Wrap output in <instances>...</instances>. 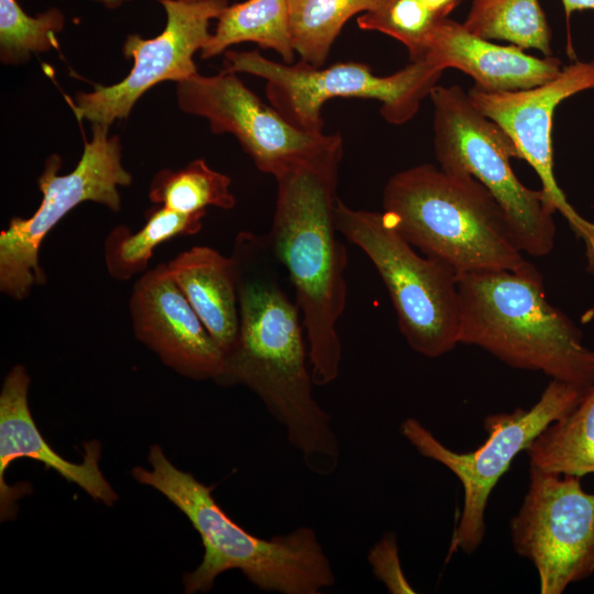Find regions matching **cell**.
Instances as JSON below:
<instances>
[{
    "label": "cell",
    "instance_id": "9a60e30c",
    "mask_svg": "<svg viewBox=\"0 0 594 594\" xmlns=\"http://www.w3.org/2000/svg\"><path fill=\"white\" fill-rule=\"evenodd\" d=\"M134 334L169 367L194 380L218 381L224 354L170 276L166 264L146 271L129 300Z\"/></svg>",
    "mask_w": 594,
    "mask_h": 594
},
{
    "label": "cell",
    "instance_id": "277c9868",
    "mask_svg": "<svg viewBox=\"0 0 594 594\" xmlns=\"http://www.w3.org/2000/svg\"><path fill=\"white\" fill-rule=\"evenodd\" d=\"M382 204L386 219L414 248L458 276L535 268L501 205L470 175L419 164L387 180Z\"/></svg>",
    "mask_w": 594,
    "mask_h": 594
},
{
    "label": "cell",
    "instance_id": "4fadbf2b",
    "mask_svg": "<svg viewBox=\"0 0 594 594\" xmlns=\"http://www.w3.org/2000/svg\"><path fill=\"white\" fill-rule=\"evenodd\" d=\"M167 21L153 38L131 34L123 53L133 59L129 75L111 86L94 84L90 92L66 97L78 121L110 125L127 118L140 97L164 80L179 82L198 74L194 55L209 41L210 22L218 19L227 0H160Z\"/></svg>",
    "mask_w": 594,
    "mask_h": 594
},
{
    "label": "cell",
    "instance_id": "6da1fadb",
    "mask_svg": "<svg viewBox=\"0 0 594 594\" xmlns=\"http://www.w3.org/2000/svg\"><path fill=\"white\" fill-rule=\"evenodd\" d=\"M231 258L240 324L218 382L253 391L285 428L307 468L330 474L340 461V443L331 416L312 395L301 315L285 289L283 266L267 235L248 231L235 237Z\"/></svg>",
    "mask_w": 594,
    "mask_h": 594
},
{
    "label": "cell",
    "instance_id": "f546056e",
    "mask_svg": "<svg viewBox=\"0 0 594 594\" xmlns=\"http://www.w3.org/2000/svg\"><path fill=\"white\" fill-rule=\"evenodd\" d=\"M90 1L98 3L100 6H103L108 9H116L130 0H90ZM187 1H201V0H187Z\"/></svg>",
    "mask_w": 594,
    "mask_h": 594
},
{
    "label": "cell",
    "instance_id": "8fae6325",
    "mask_svg": "<svg viewBox=\"0 0 594 594\" xmlns=\"http://www.w3.org/2000/svg\"><path fill=\"white\" fill-rule=\"evenodd\" d=\"M515 552L537 570L541 594H562L594 574V494L581 477L529 464V484L509 522Z\"/></svg>",
    "mask_w": 594,
    "mask_h": 594
},
{
    "label": "cell",
    "instance_id": "ba28073f",
    "mask_svg": "<svg viewBox=\"0 0 594 594\" xmlns=\"http://www.w3.org/2000/svg\"><path fill=\"white\" fill-rule=\"evenodd\" d=\"M224 57L226 70L263 78L270 105L290 124L312 133L323 132L321 110L333 98L377 100L385 121L404 124L415 117L443 72L425 59L378 76L369 65L354 62L316 67L301 59L296 64L277 63L257 51L230 50Z\"/></svg>",
    "mask_w": 594,
    "mask_h": 594
},
{
    "label": "cell",
    "instance_id": "ffe728a7",
    "mask_svg": "<svg viewBox=\"0 0 594 594\" xmlns=\"http://www.w3.org/2000/svg\"><path fill=\"white\" fill-rule=\"evenodd\" d=\"M529 464L548 472L594 474V385L575 407L547 427L526 450Z\"/></svg>",
    "mask_w": 594,
    "mask_h": 594
},
{
    "label": "cell",
    "instance_id": "7a4b0ae2",
    "mask_svg": "<svg viewBox=\"0 0 594 594\" xmlns=\"http://www.w3.org/2000/svg\"><path fill=\"white\" fill-rule=\"evenodd\" d=\"M342 155L341 139L274 177L277 197L267 235L294 288L317 386L338 377L342 359L337 323L346 305L348 254L336 223Z\"/></svg>",
    "mask_w": 594,
    "mask_h": 594
},
{
    "label": "cell",
    "instance_id": "52a82bcc",
    "mask_svg": "<svg viewBox=\"0 0 594 594\" xmlns=\"http://www.w3.org/2000/svg\"><path fill=\"white\" fill-rule=\"evenodd\" d=\"M336 223L376 268L415 352L435 359L460 344L458 274L450 266L419 254L383 212L353 209L338 199Z\"/></svg>",
    "mask_w": 594,
    "mask_h": 594
},
{
    "label": "cell",
    "instance_id": "44dd1931",
    "mask_svg": "<svg viewBox=\"0 0 594 594\" xmlns=\"http://www.w3.org/2000/svg\"><path fill=\"white\" fill-rule=\"evenodd\" d=\"M206 211L183 213L164 206L151 210L145 224L135 233L125 226L113 228L105 241L108 273L117 280H128L146 271L154 249L179 235L200 231Z\"/></svg>",
    "mask_w": 594,
    "mask_h": 594
},
{
    "label": "cell",
    "instance_id": "30bf717a",
    "mask_svg": "<svg viewBox=\"0 0 594 594\" xmlns=\"http://www.w3.org/2000/svg\"><path fill=\"white\" fill-rule=\"evenodd\" d=\"M109 127L92 123L91 140L85 139L82 155L74 170L59 175L61 157L51 155L37 179L42 201L30 218L13 217L0 233V290L15 300L26 298L34 285L45 283L40 249L50 231L85 201L121 208L120 186H129L131 174L123 167L118 135Z\"/></svg>",
    "mask_w": 594,
    "mask_h": 594
},
{
    "label": "cell",
    "instance_id": "5bb4252c",
    "mask_svg": "<svg viewBox=\"0 0 594 594\" xmlns=\"http://www.w3.org/2000/svg\"><path fill=\"white\" fill-rule=\"evenodd\" d=\"M587 89H594V62H575L562 67L556 78L534 88L487 91L474 85L468 95L483 114L510 136L520 158L535 169L553 210L565 218L584 242L586 270L594 274V223L575 211L559 187L553 172L551 138L556 108Z\"/></svg>",
    "mask_w": 594,
    "mask_h": 594
},
{
    "label": "cell",
    "instance_id": "cb8c5ba5",
    "mask_svg": "<svg viewBox=\"0 0 594 594\" xmlns=\"http://www.w3.org/2000/svg\"><path fill=\"white\" fill-rule=\"evenodd\" d=\"M231 179L197 158L178 170L163 169L153 178L148 197L168 209L196 213L209 206L232 209L235 197L230 193Z\"/></svg>",
    "mask_w": 594,
    "mask_h": 594
},
{
    "label": "cell",
    "instance_id": "ac0fdd59",
    "mask_svg": "<svg viewBox=\"0 0 594 594\" xmlns=\"http://www.w3.org/2000/svg\"><path fill=\"white\" fill-rule=\"evenodd\" d=\"M168 272L224 356L239 334V300L231 256L198 245L179 253Z\"/></svg>",
    "mask_w": 594,
    "mask_h": 594
},
{
    "label": "cell",
    "instance_id": "9c48e42d",
    "mask_svg": "<svg viewBox=\"0 0 594 594\" xmlns=\"http://www.w3.org/2000/svg\"><path fill=\"white\" fill-rule=\"evenodd\" d=\"M583 391L551 380L529 409L491 414L484 418L487 438L474 451L460 453L446 447L419 420L407 418L400 433L425 458L449 469L463 487V508L454 527L447 561L454 552H475L485 531L488 498L517 455L531 446L551 424L564 417L581 399Z\"/></svg>",
    "mask_w": 594,
    "mask_h": 594
},
{
    "label": "cell",
    "instance_id": "3957f363",
    "mask_svg": "<svg viewBox=\"0 0 594 594\" xmlns=\"http://www.w3.org/2000/svg\"><path fill=\"white\" fill-rule=\"evenodd\" d=\"M151 470L136 466L133 477L162 493L190 521L205 549L201 563L183 575L184 592H208L229 570L242 574L262 591L319 594L336 582L331 562L309 527L264 539L248 532L218 505L213 486L177 469L157 444L151 447Z\"/></svg>",
    "mask_w": 594,
    "mask_h": 594
},
{
    "label": "cell",
    "instance_id": "e0dca14e",
    "mask_svg": "<svg viewBox=\"0 0 594 594\" xmlns=\"http://www.w3.org/2000/svg\"><path fill=\"white\" fill-rule=\"evenodd\" d=\"M424 59L441 70L459 69L487 91L534 88L552 80L562 69L557 57L538 58L515 45L495 44L449 18L438 22Z\"/></svg>",
    "mask_w": 594,
    "mask_h": 594
},
{
    "label": "cell",
    "instance_id": "8992f818",
    "mask_svg": "<svg viewBox=\"0 0 594 594\" xmlns=\"http://www.w3.org/2000/svg\"><path fill=\"white\" fill-rule=\"evenodd\" d=\"M429 96L439 167L480 182L505 211L522 253L548 255L556 244V211L541 189L526 187L515 175L510 158L520 154L510 136L460 86L437 85Z\"/></svg>",
    "mask_w": 594,
    "mask_h": 594
},
{
    "label": "cell",
    "instance_id": "484cf974",
    "mask_svg": "<svg viewBox=\"0 0 594 594\" xmlns=\"http://www.w3.org/2000/svg\"><path fill=\"white\" fill-rule=\"evenodd\" d=\"M440 20L421 0H378L373 9L358 16L356 24L361 30L397 40L406 46L410 62H418L425 58Z\"/></svg>",
    "mask_w": 594,
    "mask_h": 594
},
{
    "label": "cell",
    "instance_id": "2e32d148",
    "mask_svg": "<svg viewBox=\"0 0 594 594\" xmlns=\"http://www.w3.org/2000/svg\"><path fill=\"white\" fill-rule=\"evenodd\" d=\"M30 376L23 365H15L7 374L0 393V513L1 519L14 518L15 501L23 495L9 487L4 473L10 463L20 458L42 462L66 481L77 484L91 498L112 506L118 495L99 469L100 444L86 442L81 463H73L58 455L43 438L31 415L28 403Z\"/></svg>",
    "mask_w": 594,
    "mask_h": 594
},
{
    "label": "cell",
    "instance_id": "d6986e66",
    "mask_svg": "<svg viewBox=\"0 0 594 594\" xmlns=\"http://www.w3.org/2000/svg\"><path fill=\"white\" fill-rule=\"evenodd\" d=\"M200 57L208 59L228 51L231 45L252 42L273 50L284 63L293 64L295 48L288 12V0H245L227 4Z\"/></svg>",
    "mask_w": 594,
    "mask_h": 594
},
{
    "label": "cell",
    "instance_id": "7402d4cb",
    "mask_svg": "<svg viewBox=\"0 0 594 594\" xmlns=\"http://www.w3.org/2000/svg\"><path fill=\"white\" fill-rule=\"evenodd\" d=\"M462 24L479 37L551 56V31L539 0H473Z\"/></svg>",
    "mask_w": 594,
    "mask_h": 594
},
{
    "label": "cell",
    "instance_id": "d4e9b609",
    "mask_svg": "<svg viewBox=\"0 0 594 594\" xmlns=\"http://www.w3.org/2000/svg\"><path fill=\"white\" fill-rule=\"evenodd\" d=\"M65 25L58 8L30 16L16 0H0V58L19 65L32 54L58 48L57 33Z\"/></svg>",
    "mask_w": 594,
    "mask_h": 594
},
{
    "label": "cell",
    "instance_id": "603a6c76",
    "mask_svg": "<svg viewBox=\"0 0 594 594\" xmlns=\"http://www.w3.org/2000/svg\"><path fill=\"white\" fill-rule=\"evenodd\" d=\"M378 0H288L293 45L300 59L322 67L344 24Z\"/></svg>",
    "mask_w": 594,
    "mask_h": 594
},
{
    "label": "cell",
    "instance_id": "5b68a950",
    "mask_svg": "<svg viewBox=\"0 0 594 594\" xmlns=\"http://www.w3.org/2000/svg\"><path fill=\"white\" fill-rule=\"evenodd\" d=\"M458 287L459 343L583 392L594 385V350L583 344L573 321L549 302L536 267L462 274Z\"/></svg>",
    "mask_w": 594,
    "mask_h": 594
},
{
    "label": "cell",
    "instance_id": "f1b7e54d",
    "mask_svg": "<svg viewBox=\"0 0 594 594\" xmlns=\"http://www.w3.org/2000/svg\"><path fill=\"white\" fill-rule=\"evenodd\" d=\"M566 16V21L576 11H594V0H561Z\"/></svg>",
    "mask_w": 594,
    "mask_h": 594
},
{
    "label": "cell",
    "instance_id": "4316f807",
    "mask_svg": "<svg viewBox=\"0 0 594 594\" xmlns=\"http://www.w3.org/2000/svg\"><path fill=\"white\" fill-rule=\"evenodd\" d=\"M374 575L384 583L389 593H416L404 575L398 556L396 536L387 532L369 553Z\"/></svg>",
    "mask_w": 594,
    "mask_h": 594
},
{
    "label": "cell",
    "instance_id": "7c38bea8",
    "mask_svg": "<svg viewBox=\"0 0 594 594\" xmlns=\"http://www.w3.org/2000/svg\"><path fill=\"white\" fill-rule=\"evenodd\" d=\"M176 97L183 112L206 119L216 134H233L258 170L274 177L317 157L342 139L339 133H312L294 127L237 73L226 69L177 82Z\"/></svg>",
    "mask_w": 594,
    "mask_h": 594
},
{
    "label": "cell",
    "instance_id": "83f0119b",
    "mask_svg": "<svg viewBox=\"0 0 594 594\" xmlns=\"http://www.w3.org/2000/svg\"><path fill=\"white\" fill-rule=\"evenodd\" d=\"M426 7L438 18L447 19L463 0H421Z\"/></svg>",
    "mask_w": 594,
    "mask_h": 594
}]
</instances>
